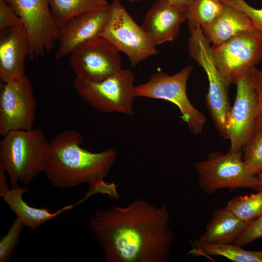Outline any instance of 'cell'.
Here are the masks:
<instances>
[{
  "mask_svg": "<svg viewBox=\"0 0 262 262\" xmlns=\"http://www.w3.org/2000/svg\"><path fill=\"white\" fill-rule=\"evenodd\" d=\"M169 219L166 205L136 198L96 212L89 228L107 262H166L175 238Z\"/></svg>",
  "mask_w": 262,
  "mask_h": 262,
  "instance_id": "1",
  "label": "cell"
},
{
  "mask_svg": "<svg viewBox=\"0 0 262 262\" xmlns=\"http://www.w3.org/2000/svg\"><path fill=\"white\" fill-rule=\"evenodd\" d=\"M82 135L72 130L62 131L49 141L44 172L52 186L64 189L87 183L86 198L101 194L119 199L117 185L104 180L115 163L116 149L93 152L82 147Z\"/></svg>",
  "mask_w": 262,
  "mask_h": 262,
  "instance_id": "2",
  "label": "cell"
},
{
  "mask_svg": "<svg viewBox=\"0 0 262 262\" xmlns=\"http://www.w3.org/2000/svg\"><path fill=\"white\" fill-rule=\"evenodd\" d=\"M0 141V165L12 187L27 186L44 172L49 141L38 128L11 131Z\"/></svg>",
  "mask_w": 262,
  "mask_h": 262,
  "instance_id": "3",
  "label": "cell"
},
{
  "mask_svg": "<svg viewBox=\"0 0 262 262\" xmlns=\"http://www.w3.org/2000/svg\"><path fill=\"white\" fill-rule=\"evenodd\" d=\"M190 37L188 50L206 74L209 88L205 96L206 105L219 134L227 139L226 126L231 106L229 95L230 84L217 68L212 53L211 43L198 25H188Z\"/></svg>",
  "mask_w": 262,
  "mask_h": 262,
  "instance_id": "4",
  "label": "cell"
},
{
  "mask_svg": "<svg viewBox=\"0 0 262 262\" xmlns=\"http://www.w3.org/2000/svg\"><path fill=\"white\" fill-rule=\"evenodd\" d=\"M193 69L189 65L169 75L162 72L152 74L147 82L134 86L135 98L144 97L167 100L176 105L190 132L200 134L206 121L205 115L190 102L187 94L188 80Z\"/></svg>",
  "mask_w": 262,
  "mask_h": 262,
  "instance_id": "5",
  "label": "cell"
},
{
  "mask_svg": "<svg viewBox=\"0 0 262 262\" xmlns=\"http://www.w3.org/2000/svg\"><path fill=\"white\" fill-rule=\"evenodd\" d=\"M134 79L131 70L122 69L116 74L97 82L75 77L73 85L78 95L96 110L131 116L135 98Z\"/></svg>",
  "mask_w": 262,
  "mask_h": 262,
  "instance_id": "6",
  "label": "cell"
},
{
  "mask_svg": "<svg viewBox=\"0 0 262 262\" xmlns=\"http://www.w3.org/2000/svg\"><path fill=\"white\" fill-rule=\"evenodd\" d=\"M201 188L209 195L220 189L230 190L249 188L259 190L256 176L249 175L242 158V151L218 150L209 153L205 160L194 164Z\"/></svg>",
  "mask_w": 262,
  "mask_h": 262,
  "instance_id": "7",
  "label": "cell"
},
{
  "mask_svg": "<svg viewBox=\"0 0 262 262\" xmlns=\"http://www.w3.org/2000/svg\"><path fill=\"white\" fill-rule=\"evenodd\" d=\"M110 7L108 20L99 36L125 53L133 66L158 53L141 26L136 23L119 0H113Z\"/></svg>",
  "mask_w": 262,
  "mask_h": 262,
  "instance_id": "8",
  "label": "cell"
},
{
  "mask_svg": "<svg viewBox=\"0 0 262 262\" xmlns=\"http://www.w3.org/2000/svg\"><path fill=\"white\" fill-rule=\"evenodd\" d=\"M4 0L19 17L27 33L28 58L34 60L49 54L59 36L49 0Z\"/></svg>",
  "mask_w": 262,
  "mask_h": 262,
  "instance_id": "9",
  "label": "cell"
},
{
  "mask_svg": "<svg viewBox=\"0 0 262 262\" xmlns=\"http://www.w3.org/2000/svg\"><path fill=\"white\" fill-rule=\"evenodd\" d=\"M214 62L230 85L262 61V33L255 28L242 32L216 47H212Z\"/></svg>",
  "mask_w": 262,
  "mask_h": 262,
  "instance_id": "10",
  "label": "cell"
},
{
  "mask_svg": "<svg viewBox=\"0 0 262 262\" xmlns=\"http://www.w3.org/2000/svg\"><path fill=\"white\" fill-rule=\"evenodd\" d=\"M37 101L26 76L2 83L0 93V134L33 129Z\"/></svg>",
  "mask_w": 262,
  "mask_h": 262,
  "instance_id": "11",
  "label": "cell"
},
{
  "mask_svg": "<svg viewBox=\"0 0 262 262\" xmlns=\"http://www.w3.org/2000/svg\"><path fill=\"white\" fill-rule=\"evenodd\" d=\"M236 93L228 119L226 132L229 151L240 152L256 129L258 101L250 69L236 80Z\"/></svg>",
  "mask_w": 262,
  "mask_h": 262,
  "instance_id": "12",
  "label": "cell"
},
{
  "mask_svg": "<svg viewBox=\"0 0 262 262\" xmlns=\"http://www.w3.org/2000/svg\"><path fill=\"white\" fill-rule=\"evenodd\" d=\"M119 52L109 41L98 36L73 50L70 54L69 65L76 77L100 81L122 69Z\"/></svg>",
  "mask_w": 262,
  "mask_h": 262,
  "instance_id": "13",
  "label": "cell"
},
{
  "mask_svg": "<svg viewBox=\"0 0 262 262\" xmlns=\"http://www.w3.org/2000/svg\"><path fill=\"white\" fill-rule=\"evenodd\" d=\"M110 3L106 8L77 16L59 30L58 47L55 54L59 59L70 54L77 48L99 34L109 16Z\"/></svg>",
  "mask_w": 262,
  "mask_h": 262,
  "instance_id": "14",
  "label": "cell"
},
{
  "mask_svg": "<svg viewBox=\"0 0 262 262\" xmlns=\"http://www.w3.org/2000/svg\"><path fill=\"white\" fill-rule=\"evenodd\" d=\"M0 38V78L2 83L24 75L29 52V38L23 24L2 32Z\"/></svg>",
  "mask_w": 262,
  "mask_h": 262,
  "instance_id": "15",
  "label": "cell"
},
{
  "mask_svg": "<svg viewBox=\"0 0 262 262\" xmlns=\"http://www.w3.org/2000/svg\"><path fill=\"white\" fill-rule=\"evenodd\" d=\"M186 20V12L157 0L145 14L141 27L151 43L156 47L175 40L178 36L180 25Z\"/></svg>",
  "mask_w": 262,
  "mask_h": 262,
  "instance_id": "16",
  "label": "cell"
},
{
  "mask_svg": "<svg viewBox=\"0 0 262 262\" xmlns=\"http://www.w3.org/2000/svg\"><path fill=\"white\" fill-rule=\"evenodd\" d=\"M220 14L209 24L202 27L208 41L216 47L235 35L255 27L249 18L237 8L224 2Z\"/></svg>",
  "mask_w": 262,
  "mask_h": 262,
  "instance_id": "17",
  "label": "cell"
},
{
  "mask_svg": "<svg viewBox=\"0 0 262 262\" xmlns=\"http://www.w3.org/2000/svg\"><path fill=\"white\" fill-rule=\"evenodd\" d=\"M28 192L26 186L12 187L0 196L22 222L24 227L35 230L47 221L55 218L63 212L79 205L74 204L65 206L56 212L52 213L47 207H32L23 199V195Z\"/></svg>",
  "mask_w": 262,
  "mask_h": 262,
  "instance_id": "18",
  "label": "cell"
},
{
  "mask_svg": "<svg viewBox=\"0 0 262 262\" xmlns=\"http://www.w3.org/2000/svg\"><path fill=\"white\" fill-rule=\"evenodd\" d=\"M251 221L242 219L226 207L216 210L205 231L196 242L202 244L233 243Z\"/></svg>",
  "mask_w": 262,
  "mask_h": 262,
  "instance_id": "19",
  "label": "cell"
},
{
  "mask_svg": "<svg viewBox=\"0 0 262 262\" xmlns=\"http://www.w3.org/2000/svg\"><path fill=\"white\" fill-rule=\"evenodd\" d=\"M53 19L60 30L73 18L89 12L106 8V0H49Z\"/></svg>",
  "mask_w": 262,
  "mask_h": 262,
  "instance_id": "20",
  "label": "cell"
},
{
  "mask_svg": "<svg viewBox=\"0 0 262 262\" xmlns=\"http://www.w3.org/2000/svg\"><path fill=\"white\" fill-rule=\"evenodd\" d=\"M188 254L223 256L233 262H262V251L246 250L233 243L202 244L196 241Z\"/></svg>",
  "mask_w": 262,
  "mask_h": 262,
  "instance_id": "21",
  "label": "cell"
},
{
  "mask_svg": "<svg viewBox=\"0 0 262 262\" xmlns=\"http://www.w3.org/2000/svg\"><path fill=\"white\" fill-rule=\"evenodd\" d=\"M223 6L221 0H194L186 12L188 25L207 26L220 14Z\"/></svg>",
  "mask_w": 262,
  "mask_h": 262,
  "instance_id": "22",
  "label": "cell"
},
{
  "mask_svg": "<svg viewBox=\"0 0 262 262\" xmlns=\"http://www.w3.org/2000/svg\"><path fill=\"white\" fill-rule=\"evenodd\" d=\"M226 208L242 219L251 221L256 218L262 214V189L230 199Z\"/></svg>",
  "mask_w": 262,
  "mask_h": 262,
  "instance_id": "23",
  "label": "cell"
},
{
  "mask_svg": "<svg viewBox=\"0 0 262 262\" xmlns=\"http://www.w3.org/2000/svg\"><path fill=\"white\" fill-rule=\"evenodd\" d=\"M242 158L247 173L256 176L262 172V128L256 129L242 149Z\"/></svg>",
  "mask_w": 262,
  "mask_h": 262,
  "instance_id": "24",
  "label": "cell"
},
{
  "mask_svg": "<svg viewBox=\"0 0 262 262\" xmlns=\"http://www.w3.org/2000/svg\"><path fill=\"white\" fill-rule=\"evenodd\" d=\"M24 227L21 220L16 217L12 223L6 235L0 239V262L10 261L20 240Z\"/></svg>",
  "mask_w": 262,
  "mask_h": 262,
  "instance_id": "25",
  "label": "cell"
},
{
  "mask_svg": "<svg viewBox=\"0 0 262 262\" xmlns=\"http://www.w3.org/2000/svg\"><path fill=\"white\" fill-rule=\"evenodd\" d=\"M261 238H262V214L254 221H251L233 244L242 247Z\"/></svg>",
  "mask_w": 262,
  "mask_h": 262,
  "instance_id": "26",
  "label": "cell"
},
{
  "mask_svg": "<svg viewBox=\"0 0 262 262\" xmlns=\"http://www.w3.org/2000/svg\"><path fill=\"white\" fill-rule=\"evenodd\" d=\"M224 2L245 13L251 20L255 28L262 33V8L257 9L244 0H224Z\"/></svg>",
  "mask_w": 262,
  "mask_h": 262,
  "instance_id": "27",
  "label": "cell"
},
{
  "mask_svg": "<svg viewBox=\"0 0 262 262\" xmlns=\"http://www.w3.org/2000/svg\"><path fill=\"white\" fill-rule=\"evenodd\" d=\"M22 24L19 17L4 0H0V30L15 28Z\"/></svg>",
  "mask_w": 262,
  "mask_h": 262,
  "instance_id": "28",
  "label": "cell"
},
{
  "mask_svg": "<svg viewBox=\"0 0 262 262\" xmlns=\"http://www.w3.org/2000/svg\"><path fill=\"white\" fill-rule=\"evenodd\" d=\"M250 72L258 101L256 122V129H258L262 128V70L254 67L250 69Z\"/></svg>",
  "mask_w": 262,
  "mask_h": 262,
  "instance_id": "29",
  "label": "cell"
},
{
  "mask_svg": "<svg viewBox=\"0 0 262 262\" xmlns=\"http://www.w3.org/2000/svg\"><path fill=\"white\" fill-rule=\"evenodd\" d=\"M162 2L177 10L186 11L193 4L194 0H159Z\"/></svg>",
  "mask_w": 262,
  "mask_h": 262,
  "instance_id": "30",
  "label": "cell"
},
{
  "mask_svg": "<svg viewBox=\"0 0 262 262\" xmlns=\"http://www.w3.org/2000/svg\"><path fill=\"white\" fill-rule=\"evenodd\" d=\"M6 174V172L4 168L0 165V196L9 189Z\"/></svg>",
  "mask_w": 262,
  "mask_h": 262,
  "instance_id": "31",
  "label": "cell"
},
{
  "mask_svg": "<svg viewBox=\"0 0 262 262\" xmlns=\"http://www.w3.org/2000/svg\"><path fill=\"white\" fill-rule=\"evenodd\" d=\"M259 190L262 189V172L256 176Z\"/></svg>",
  "mask_w": 262,
  "mask_h": 262,
  "instance_id": "32",
  "label": "cell"
},
{
  "mask_svg": "<svg viewBox=\"0 0 262 262\" xmlns=\"http://www.w3.org/2000/svg\"><path fill=\"white\" fill-rule=\"evenodd\" d=\"M127 0L131 2H136L140 1L142 0Z\"/></svg>",
  "mask_w": 262,
  "mask_h": 262,
  "instance_id": "33",
  "label": "cell"
}]
</instances>
